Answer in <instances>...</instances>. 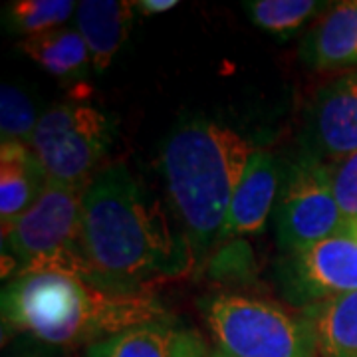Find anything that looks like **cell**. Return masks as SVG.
Here are the masks:
<instances>
[{"label": "cell", "instance_id": "obj_22", "mask_svg": "<svg viewBox=\"0 0 357 357\" xmlns=\"http://www.w3.org/2000/svg\"><path fill=\"white\" fill-rule=\"evenodd\" d=\"M177 0H137V13L145 14H163L171 8H175Z\"/></svg>", "mask_w": 357, "mask_h": 357}, {"label": "cell", "instance_id": "obj_19", "mask_svg": "<svg viewBox=\"0 0 357 357\" xmlns=\"http://www.w3.org/2000/svg\"><path fill=\"white\" fill-rule=\"evenodd\" d=\"M40 117L36 103L24 89L4 84L0 89V135L4 141H18L30 145L36 133Z\"/></svg>", "mask_w": 357, "mask_h": 357}, {"label": "cell", "instance_id": "obj_7", "mask_svg": "<svg viewBox=\"0 0 357 357\" xmlns=\"http://www.w3.org/2000/svg\"><path fill=\"white\" fill-rule=\"evenodd\" d=\"M86 189L48 181L40 199L2 232V255L16 266V276L36 272L40 266L79 246L82 197Z\"/></svg>", "mask_w": 357, "mask_h": 357}, {"label": "cell", "instance_id": "obj_5", "mask_svg": "<svg viewBox=\"0 0 357 357\" xmlns=\"http://www.w3.org/2000/svg\"><path fill=\"white\" fill-rule=\"evenodd\" d=\"M114 119L91 103L68 102L40 115L32 151L48 181L86 189L114 143Z\"/></svg>", "mask_w": 357, "mask_h": 357}, {"label": "cell", "instance_id": "obj_21", "mask_svg": "<svg viewBox=\"0 0 357 357\" xmlns=\"http://www.w3.org/2000/svg\"><path fill=\"white\" fill-rule=\"evenodd\" d=\"M4 357H58L52 345L42 344L36 340H30L22 345H16Z\"/></svg>", "mask_w": 357, "mask_h": 357}, {"label": "cell", "instance_id": "obj_14", "mask_svg": "<svg viewBox=\"0 0 357 357\" xmlns=\"http://www.w3.org/2000/svg\"><path fill=\"white\" fill-rule=\"evenodd\" d=\"M48 185L46 171L32 147L4 141L0 147V222L2 232L13 227L36 203Z\"/></svg>", "mask_w": 357, "mask_h": 357}, {"label": "cell", "instance_id": "obj_3", "mask_svg": "<svg viewBox=\"0 0 357 357\" xmlns=\"http://www.w3.org/2000/svg\"><path fill=\"white\" fill-rule=\"evenodd\" d=\"M256 151L243 133L203 115L185 117L169 131L161 171L195 260L220 238L230 201Z\"/></svg>", "mask_w": 357, "mask_h": 357}, {"label": "cell", "instance_id": "obj_1", "mask_svg": "<svg viewBox=\"0 0 357 357\" xmlns=\"http://www.w3.org/2000/svg\"><path fill=\"white\" fill-rule=\"evenodd\" d=\"M79 246L96 288L115 294L149 292L151 282L183 276L195 262L187 236L126 163L100 169L86 187Z\"/></svg>", "mask_w": 357, "mask_h": 357}, {"label": "cell", "instance_id": "obj_15", "mask_svg": "<svg viewBox=\"0 0 357 357\" xmlns=\"http://www.w3.org/2000/svg\"><path fill=\"white\" fill-rule=\"evenodd\" d=\"M300 314L316 333L319 357H357V290Z\"/></svg>", "mask_w": 357, "mask_h": 357}, {"label": "cell", "instance_id": "obj_12", "mask_svg": "<svg viewBox=\"0 0 357 357\" xmlns=\"http://www.w3.org/2000/svg\"><path fill=\"white\" fill-rule=\"evenodd\" d=\"M300 60L316 72L357 66V0L335 2L300 44Z\"/></svg>", "mask_w": 357, "mask_h": 357}, {"label": "cell", "instance_id": "obj_18", "mask_svg": "<svg viewBox=\"0 0 357 357\" xmlns=\"http://www.w3.org/2000/svg\"><path fill=\"white\" fill-rule=\"evenodd\" d=\"M330 4L316 0H250L244 2V10L252 24L272 34H292L306 20L326 13Z\"/></svg>", "mask_w": 357, "mask_h": 357}, {"label": "cell", "instance_id": "obj_6", "mask_svg": "<svg viewBox=\"0 0 357 357\" xmlns=\"http://www.w3.org/2000/svg\"><path fill=\"white\" fill-rule=\"evenodd\" d=\"M344 225L332 191L330 163L300 151L286 173L276 208V241L282 252L290 255L326 241Z\"/></svg>", "mask_w": 357, "mask_h": 357}, {"label": "cell", "instance_id": "obj_8", "mask_svg": "<svg viewBox=\"0 0 357 357\" xmlns=\"http://www.w3.org/2000/svg\"><path fill=\"white\" fill-rule=\"evenodd\" d=\"M276 282L292 306L306 310L357 290V241L344 229L326 241L284 255Z\"/></svg>", "mask_w": 357, "mask_h": 357}, {"label": "cell", "instance_id": "obj_16", "mask_svg": "<svg viewBox=\"0 0 357 357\" xmlns=\"http://www.w3.org/2000/svg\"><path fill=\"white\" fill-rule=\"evenodd\" d=\"M20 50L54 77H77L91 66L88 44L74 28H54L20 42Z\"/></svg>", "mask_w": 357, "mask_h": 357}, {"label": "cell", "instance_id": "obj_13", "mask_svg": "<svg viewBox=\"0 0 357 357\" xmlns=\"http://www.w3.org/2000/svg\"><path fill=\"white\" fill-rule=\"evenodd\" d=\"M137 2L131 0H84L77 2L76 30L88 44L91 68L102 74L114 62L129 36Z\"/></svg>", "mask_w": 357, "mask_h": 357}, {"label": "cell", "instance_id": "obj_9", "mask_svg": "<svg viewBox=\"0 0 357 357\" xmlns=\"http://www.w3.org/2000/svg\"><path fill=\"white\" fill-rule=\"evenodd\" d=\"M306 153L337 161L357 151V70L342 74L319 89L310 105L302 133Z\"/></svg>", "mask_w": 357, "mask_h": 357}, {"label": "cell", "instance_id": "obj_20", "mask_svg": "<svg viewBox=\"0 0 357 357\" xmlns=\"http://www.w3.org/2000/svg\"><path fill=\"white\" fill-rule=\"evenodd\" d=\"M332 191L345 220H357V151L330 161Z\"/></svg>", "mask_w": 357, "mask_h": 357}, {"label": "cell", "instance_id": "obj_11", "mask_svg": "<svg viewBox=\"0 0 357 357\" xmlns=\"http://www.w3.org/2000/svg\"><path fill=\"white\" fill-rule=\"evenodd\" d=\"M204 340L169 319H157L129 328L112 337L89 345L86 357H208Z\"/></svg>", "mask_w": 357, "mask_h": 357}, {"label": "cell", "instance_id": "obj_24", "mask_svg": "<svg viewBox=\"0 0 357 357\" xmlns=\"http://www.w3.org/2000/svg\"><path fill=\"white\" fill-rule=\"evenodd\" d=\"M208 357H234V356H230V354H227V351H222V349H213L211 354H208Z\"/></svg>", "mask_w": 357, "mask_h": 357}, {"label": "cell", "instance_id": "obj_17", "mask_svg": "<svg viewBox=\"0 0 357 357\" xmlns=\"http://www.w3.org/2000/svg\"><path fill=\"white\" fill-rule=\"evenodd\" d=\"M76 10L77 4L72 0H14L4 6L2 20L8 32L28 38L62 28Z\"/></svg>", "mask_w": 357, "mask_h": 357}, {"label": "cell", "instance_id": "obj_2", "mask_svg": "<svg viewBox=\"0 0 357 357\" xmlns=\"http://www.w3.org/2000/svg\"><path fill=\"white\" fill-rule=\"evenodd\" d=\"M4 330L30 335L52 347L93 345L167 318L151 290L115 294L56 272L14 276L2 290Z\"/></svg>", "mask_w": 357, "mask_h": 357}, {"label": "cell", "instance_id": "obj_23", "mask_svg": "<svg viewBox=\"0 0 357 357\" xmlns=\"http://www.w3.org/2000/svg\"><path fill=\"white\" fill-rule=\"evenodd\" d=\"M344 230L345 232H349V234L357 241V220H345Z\"/></svg>", "mask_w": 357, "mask_h": 357}, {"label": "cell", "instance_id": "obj_4", "mask_svg": "<svg viewBox=\"0 0 357 357\" xmlns=\"http://www.w3.org/2000/svg\"><path fill=\"white\" fill-rule=\"evenodd\" d=\"M204 324L218 349L234 357H319L316 333L307 319L278 304L217 294L199 302Z\"/></svg>", "mask_w": 357, "mask_h": 357}, {"label": "cell", "instance_id": "obj_10", "mask_svg": "<svg viewBox=\"0 0 357 357\" xmlns=\"http://www.w3.org/2000/svg\"><path fill=\"white\" fill-rule=\"evenodd\" d=\"M280 187L282 169L278 159L270 151L258 149L234 191L218 241L260 234L266 229Z\"/></svg>", "mask_w": 357, "mask_h": 357}]
</instances>
